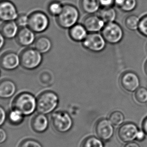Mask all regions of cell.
Here are the masks:
<instances>
[{
  "label": "cell",
  "mask_w": 147,
  "mask_h": 147,
  "mask_svg": "<svg viewBox=\"0 0 147 147\" xmlns=\"http://www.w3.org/2000/svg\"><path fill=\"white\" fill-rule=\"evenodd\" d=\"M12 107L21 112L24 116H29L34 113L36 109L37 99L32 94L22 92L15 98Z\"/></svg>",
  "instance_id": "6da1fadb"
},
{
  "label": "cell",
  "mask_w": 147,
  "mask_h": 147,
  "mask_svg": "<svg viewBox=\"0 0 147 147\" xmlns=\"http://www.w3.org/2000/svg\"><path fill=\"white\" fill-rule=\"evenodd\" d=\"M59 98L57 94L52 91L42 92L37 98L36 109L39 113L48 115L52 113L58 107Z\"/></svg>",
  "instance_id": "7a4b0ae2"
},
{
  "label": "cell",
  "mask_w": 147,
  "mask_h": 147,
  "mask_svg": "<svg viewBox=\"0 0 147 147\" xmlns=\"http://www.w3.org/2000/svg\"><path fill=\"white\" fill-rule=\"evenodd\" d=\"M79 17V11L76 7L71 4H65L61 13L56 17V21L60 27L70 29L77 24Z\"/></svg>",
  "instance_id": "3957f363"
},
{
  "label": "cell",
  "mask_w": 147,
  "mask_h": 147,
  "mask_svg": "<svg viewBox=\"0 0 147 147\" xmlns=\"http://www.w3.org/2000/svg\"><path fill=\"white\" fill-rule=\"evenodd\" d=\"M20 64L24 69L34 70L39 66L42 61V54L35 48H27L20 55Z\"/></svg>",
  "instance_id": "277c9868"
},
{
  "label": "cell",
  "mask_w": 147,
  "mask_h": 147,
  "mask_svg": "<svg viewBox=\"0 0 147 147\" xmlns=\"http://www.w3.org/2000/svg\"><path fill=\"white\" fill-rule=\"evenodd\" d=\"M50 19L44 12L36 11L29 15L28 27L35 33H41L49 27Z\"/></svg>",
  "instance_id": "5b68a950"
},
{
  "label": "cell",
  "mask_w": 147,
  "mask_h": 147,
  "mask_svg": "<svg viewBox=\"0 0 147 147\" xmlns=\"http://www.w3.org/2000/svg\"><path fill=\"white\" fill-rule=\"evenodd\" d=\"M51 123L54 129L60 133H66L71 130L73 121L71 115L65 111H56L52 115Z\"/></svg>",
  "instance_id": "8992f818"
},
{
  "label": "cell",
  "mask_w": 147,
  "mask_h": 147,
  "mask_svg": "<svg viewBox=\"0 0 147 147\" xmlns=\"http://www.w3.org/2000/svg\"><path fill=\"white\" fill-rule=\"evenodd\" d=\"M101 35L106 42L116 44L121 41L123 37V29L115 22L106 23L101 30Z\"/></svg>",
  "instance_id": "52a82bcc"
},
{
  "label": "cell",
  "mask_w": 147,
  "mask_h": 147,
  "mask_svg": "<svg viewBox=\"0 0 147 147\" xmlns=\"http://www.w3.org/2000/svg\"><path fill=\"white\" fill-rule=\"evenodd\" d=\"M106 41L101 34L90 33L84 40V47L90 51L99 52L103 51L106 46Z\"/></svg>",
  "instance_id": "ba28073f"
},
{
  "label": "cell",
  "mask_w": 147,
  "mask_h": 147,
  "mask_svg": "<svg viewBox=\"0 0 147 147\" xmlns=\"http://www.w3.org/2000/svg\"><path fill=\"white\" fill-rule=\"evenodd\" d=\"M19 13L15 5L9 0L0 1V21L3 22L15 21Z\"/></svg>",
  "instance_id": "9c48e42d"
},
{
  "label": "cell",
  "mask_w": 147,
  "mask_h": 147,
  "mask_svg": "<svg viewBox=\"0 0 147 147\" xmlns=\"http://www.w3.org/2000/svg\"><path fill=\"white\" fill-rule=\"evenodd\" d=\"M140 131L135 123H127L120 127L117 131V136L121 142L127 143L137 140Z\"/></svg>",
  "instance_id": "30bf717a"
},
{
  "label": "cell",
  "mask_w": 147,
  "mask_h": 147,
  "mask_svg": "<svg viewBox=\"0 0 147 147\" xmlns=\"http://www.w3.org/2000/svg\"><path fill=\"white\" fill-rule=\"evenodd\" d=\"M95 133L98 138L103 141H108L113 137L114 129L109 119H102L95 125Z\"/></svg>",
  "instance_id": "8fae6325"
},
{
  "label": "cell",
  "mask_w": 147,
  "mask_h": 147,
  "mask_svg": "<svg viewBox=\"0 0 147 147\" xmlns=\"http://www.w3.org/2000/svg\"><path fill=\"white\" fill-rule=\"evenodd\" d=\"M120 82L122 88L128 92H135L140 85L139 76L133 72H127L123 74Z\"/></svg>",
  "instance_id": "7c38bea8"
},
{
  "label": "cell",
  "mask_w": 147,
  "mask_h": 147,
  "mask_svg": "<svg viewBox=\"0 0 147 147\" xmlns=\"http://www.w3.org/2000/svg\"><path fill=\"white\" fill-rule=\"evenodd\" d=\"M20 64V56L13 52H6L0 58V66L6 70H14L17 69Z\"/></svg>",
  "instance_id": "4fadbf2b"
},
{
  "label": "cell",
  "mask_w": 147,
  "mask_h": 147,
  "mask_svg": "<svg viewBox=\"0 0 147 147\" xmlns=\"http://www.w3.org/2000/svg\"><path fill=\"white\" fill-rule=\"evenodd\" d=\"M83 25L88 32L98 33L102 30L105 23L97 15L90 14L83 20Z\"/></svg>",
  "instance_id": "5bb4252c"
},
{
  "label": "cell",
  "mask_w": 147,
  "mask_h": 147,
  "mask_svg": "<svg viewBox=\"0 0 147 147\" xmlns=\"http://www.w3.org/2000/svg\"><path fill=\"white\" fill-rule=\"evenodd\" d=\"M17 42L20 46L28 47L34 43L35 35L28 27L20 28L16 37Z\"/></svg>",
  "instance_id": "9a60e30c"
},
{
  "label": "cell",
  "mask_w": 147,
  "mask_h": 147,
  "mask_svg": "<svg viewBox=\"0 0 147 147\" xmlns=\"http://www.w3.org/2000/svg\"><path fill=\"white\" fill-rule=\"evenodd\" d=\"M49 120L46 115L38 113L34 116L31 121V127L37 133H42L48 127Z\"/></svg>",
  "instance_id": "2e32d148"
},
{
  "label": "cell",
  "mask_w": 147,
  "mask_h": 147,
  "mask_svg": "<svg viewBox=\"0 0 147 147\" xmlns=\"http://www.w3.org/2000/svg\"><path fill=\"white\" fill-rule=\"evenodd\" d=\"M17 90L16 84L14 82L9 80L0 82V98L8 99L12 97Z\"/></svg>",
  "instance_id": "e0dca14e"
},
{
  "label": "cell",
  "mask_w": 147,
  "mask_h": 147,
  "mask_svg": "<svg viewBox=\"0 0 147 147\" xmlns=\"http://www.w3.org/2000/svg\"><path fill=\"white\" fill-rule=\"evenodd\" d=\"M19 27L15 21L3 22L0 27V32L6 39H11L16 38L19 30Z\"/></svg>",
  "instance_id": "ac0fdd59"
},
{
  "label": "cell",
  "mask_w": 147,
  "mask_h": 147,
  "mask_svg": "<svg viewBox=\"0 0 147 147\" xmlns=\"http://www.w3.org/2000/svg\"><path fill=\"white\" fill-rule=\"evenodd\" d=\"M87 31L82 24H76L69 29L70 38L75 42H83L87 36Z\"/></svg>",
  "instance_id": "d6986e66"
},
{
  "label": "cell",
  "mask_w": 147,
  "mask_h": 147,
  "mask_svg": "<svg viewBox=\"0 0 147 147\" xmlns=\"http://www.w3.org/2000/svg\"><path fill=\"white\" fill-rule=\"evenodd\" d=\"M80 6L84 12L89 15L97 13L101 7L99 0H80Z\"/></svg>",
  "instance_id": "ffe728a7"
},
{
  "label": "cell",
  "mask_w": 147,
  "mask_h": 147,
  "mask_svg": "<svg viewBox=\"0 0 147 147\" xmlns=\"http://www.w3.org/2000/svg\"><path fill=\"white\" fill-rule=\"evenodd\" d=\"M34 46V48L41 53H46L52 49V42L47 37L41 36L35 40Z\"/></svg>",
  "instance_id": "44dd1931"
},
{
  "label": "cell",
  "mask_w": 147,
  "mask_h": 147,
  "mask_svg": "<svg viewBox=\"0 0 147 147\" xmlns=\"http://www.w3.org/2000/svg\"><path fill=\"white\" fill-rule=\"evenodd\" d=\"M97 15L105 24L114 22L117 17L116 11L113 7L101 8Z\"/></svg>",
  "instance_id": "7402d4cb"
},
{
  "label": "cell",
  "mask_w": 147,
  "mask_h": 147,
  "mask_svg": "<svg viewBox=\"0 0 147 147\" xmlns=\"http://www.w3.org/2000/svg\"><path fill=\"white\" fill-rule=\"evenodd\" d=\"M137 0H115L114 5L125 12H131L137 6Z\"/></svg>",
  "instance_id": "603a6c76"
},
{
  "label": "cell",
  "mask_w": 147,
  "mask_h": 147,
  "mask_svg": "<svg viewBox=\"0 0 147 147\" xmlns=\"http://www.w3.org/2000/svg\"><path fill=\"white\" fill-rule=\"evenodd\" d=\"M24 116L18 110L13 109L9 112L7 115L8 120L10 123L13 125H19L22 123L24 119Z\"/></svg>",
  "instance_id": "cb8c5ba5"
},
{
  "label": "cell",
  "mask_w": 147,
  "mask_h": 147,
  "mask_svg": "<svg viewBox=\"0 0 147 147\" xmlns=\"http://www.w3.org/2000/svg\"><path fill=\"white\" fill-rule=\"evenodd\" d=\"M64 5L60 1H53L48 5V11L52 16L56 17L59 16L63 9Z\"/></svg>",
  "instance_id": "d4e9b609"
},
{
  "label": "cell",
  "mask_w": 147,
  "mask_h": 147,
  "mask_svg": "<svg viewBox=\"0 0 147 147\" xmlns=\"http://www.w3.org/2000/svg\"><path fill=\"white\" fill-rule=\"evenodd\" d=\"M140 21V19L138 16L135 15H131L125 18V24L126 28L129 30L135 31L138 29Z\"/></svg>",
  "instance_id": "484cf974"
},
{
  "label": "cell",
  "mask_w": 147,
  "mask_h": 147,
  "mask_svg": "<svg viewBox=\"0 0 147 147\" xmlns=\"http://www.w3.org/2000/svg\"><path fill=\"white\" fill-rule=\"evenodd\" d=\"M81 147H104V144L99 138L91 136L84 140Z\"/></svg>",
  "instance_id": "4316f807"
},
{
  "label": "cell",
  "mask_w": 147,
  "mask_h": 147,
  "mask_svg": "<svg viewBox=\"0 0 147 147\" xmlns=\"http://www.w3.org/2000/svg\"><path fill=\"white\" fill-rule=\"evenodd\" d=\"M109 120L113 125L119 126L123 123L125 117L123 113L120 111H114L110 114Z\"/></svg>",
  "instance_id": "83f0119b"
},
{
  "label": "cell",
  "mask_w": 147,
  "mask_h": 147,
  "mask_svg": "<svg viewBox=\"0 0 147 147\" xmlns=\"http://www.w3.org/2000/svg\"><path fill=\"white\" fill-rule=\"evenodd\" d=\"M135 98L137 102L145 103L147 102V89L141 87L135 92Z\"/></svg>",
  "instance_id": "f1b7e54d"
},
{
  "label": "cell",
  "mask_w": 147,
  "mask_h": 147,
  "mask_svg": "<svg viewBox=\"0 0 147 147\" xmlns=\"http://www.w3.org/2000/svg\"><path fill=\"white\" fill-rule=\"evenodd\" d=\"M29 15L25 13L19 14L17 18L15 20L17 24L20 28H23L28 27Z\"/></svg>",
  "instance_id": "f546056e"
},
{
  "label": "cell",
  "mask_w": 147,
  "mask_h": 147,
  "mask_svg": "<svg viewBox=\"0 0 147 147\" xmlns=\"http://www.w3.org/2000/svg\"><path fill=\"white\" fill-rule=\"evenodd\" d=\"M138 30L142 35L147 37V15L140 19Z\"/></svg>",
  "instance_id": "4dcf8cb0"
},
{
  "label": "cell",
  "mask_w": 147,
  "mask_h": 147,
  "mask_svg": "<svg viewBox=\"0 0 147 147\" xmlns=\"http://www.w3.org/2000/svg\"><path fill=\"white\" fill-rule=\"evenodd\" d=\"M20 147H43L39 142L35 140L27 139L21 143Z\"/></svg>",
  "instance_id": "1f68e13d"
},
{
  "label": "cell",
  "mask_w": 147,
  "mask_h": 147,
  "mask_svg": "<svg viewBox=\"0 0 147 147\" xmlns=\"http://www.w3.org/2000/svg\"><path fill=\"white\" fill-rule=\"evenodd\" d=\"M101 8L113 7L115 4V0H99Z\"/></svg>",
  "instance_id": "d6a6232c"
},
{
  "label": "cell",
  "mask_w": 147,
  "mask_h": 147,
  "mask_svg": "<svg viewBox=\"0 0 147 147\" xmlns=\"http://www.w3.org/2000/svg\"><path fill=\"white\" fill-rule=\"evenodd\" d=\"M7 117V113L4 107L0 105V126L3 125Z\"/></svg>",
  "instance_id": "836d02e7"
},
{
  "label": "cell",
  "mask_w": 147,
  "mask_h": 147,
  "mask_svg": "<svg viewBox=\"0 0 147 147\" xmlns=\"http://www.w3.org/2000/svg\"><path fill=\"white\" fill-rule=\"evenodd\" d=\"M7 139V134L6 131L0 127V145L4 144Z\"/></svg>",
  "instance_id": "e575fe53"
},
{
  "label": "cell",
  "mask_w": 147,
  "mask_h": 147,
  "mask_svg": "<svg viewBox=\"0 0 147 147\" xmlns=\"http://www.w3.org/2000/svg\"><path fill=\"white\" fill-rule=\"evenodd\" d=\"M145 133L143 131H140L139 133L138 134L137 136V140L138 141H143L145 138Z\"/></svg>",
  "instance_id": "d590c367"
},
{
  "label": "cell",
  "mask_w": 147,
  "mask_h": 147,
  "mask_svg": "<svg viewBox=\"0 0 147 147\" xmlns=\"http://www.w3.org/2000/svg\"><path fill=\"white\" fill-rule=\"evenodd\" d=\"M5 39L2 33L0 32V50L3 48L5 43Z\"/></svg>",
  "instance_id": "8d00e7d4"
},
{
  "label": "cell",
  "mask_w": 147,
  "mask_h": 147,
  "mask_svg": "<svg viewBox=\"0 0 147 147\" xmlns=\"http://www.w3.org/2000/svg\"><path fill=\"white\" fill-rule=\"evenodd\" d=\"M123 147H140V146L137 143L133 141L127 143Z\"/></svg>",
  "instance_id": "74e56055"
},
{
  "label": "cell",
  "mask_w": 147,
  "mask_h": 147,
  "mask_svg": "<svg viewBox=\"0 0 147 147\" xmlns=\"http://www.w3.org/2000/svg\"><path fill=\"white\" fill-rule=\"evenodd\" d=\"M142 128L144 132L147 135V117L144 120L143 123H142Z\"/></svg>",
  "instance_id": "f35d334b"
},
{
  "label": "cell",
  "mask_w": 147,
  "mask_h": 147,
  "mask_svg": "<svg viewBox=\"0 0 147 147\" xmlns=\"http://www.w3.org/2000/svg\"><path fill=\"white\" fill-rule=\"evenodd\" d=\"M145 70L146 73L147 74V61L146 62L145 65Z\"/></svg>",
  "instance_id": "ab89813d"
},
{
  "label": "cell",
  "mask_w": 147,
  "mask_h": 147,
  "mask_svg": "<svg viewBox=\"0 0 147 147\" xmlns=\"http://www.w3.org/2000/svg\"><path fill=\"white\" fill-rule=\"evenodd\" d=\"M2 1V0H0V1Z\"/></svg>",
  "instance_id": "60d3db41"
},
{
  "label": "cell",
  "mask_w": 147,
  "mask_h": 147,
  "mask_svg": "<svg viewBox=\"0 0 147 147\" xmlns=\"http://www.w3.org/2000/svg\"></svg>",
  "instance_id": "b9f144b4"
}]
</instances>
